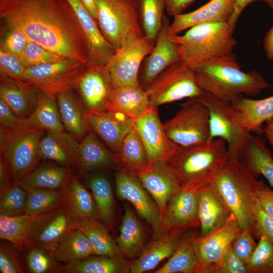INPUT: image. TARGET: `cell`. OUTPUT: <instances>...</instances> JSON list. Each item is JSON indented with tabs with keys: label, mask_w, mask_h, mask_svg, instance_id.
<instances>
[{
	"label": "cell",
	"mask_w": 273,
	"mask_h": 273,
	"mask_svg": "<svg viewBox=\"0 0 273 273\" xmlns=\"http://www.w3.org/2000/svg\"><path fill=\"white\" fill-rule=\"evenodd\" d=\"M3 24L22 31L29 40L86 66L84 34L67 0H0Z\"/></svg>",
	"instance_id": "1"
},
{
	"label": "cell",
	"mask_w": 273,
	"mask_h": 273,
	"mask_svg": "<svg viewBox=\"0 0 273 273\" xmlns=\"http://www.w3.org/2000/svg\"><path fill=\"white\" fill-rule=\"evenodd\" d=\"M228 22L195 25L183 34H169L180 60L195 68L214 64H239L233 51L237 42Z\"/></svg>",
	"instance_id": "2"
},
{
	"label": "cell",
	"mask_w": 273,
	"mask_h": 273,
	"mask_svg": "<svg viewBox=\"0 0 273 273\" xmlns=\"http://www.w3.org/2000/svg\"><path fill=\"white\" fill-rule=\"evenodd\" d=\"M238 157H229L211 183L234 214L242 231L259 239L253 215L258 183Z\"/></svg>",
	"instance_id": "3"
},
{
	"label": "cell",
	"mask_w": 273,
	"mask_h": 273,
	"mask_svg": "<svg viewBox=\"0 0 273 273\" xmlns=\"http://www.w3.org/2000/svg\"><path fill=\"white\" fill-rule=\"evenodd\" d=\"M229 158L225 141L217 138L194 146L177 147L168 162L181 187L198 189L212 183Z\"/></svg>",
	"instance_id": "4"
},
{
	"label": "cell",
	"mask_w": 273,
	"mask_h": 273,
	"mask_svg": "<svg viewBox=\"0 0 273 273\" xmlns=\"http://www.w3.org/2000/svg\"><path fill=\"white\" fill-rule=\"evenodd\" d=\"M194 70L205 92L231 104L242 96H255L272 87L258 71L244 72L239 64H208Z\"/></svg>",
	"instance_id": "5"
},
{
	"label": "cell",
	"mask_w": 273,
	"mask_h": 273,
	"mask_svg": "<svg viewBox=\"0 0 273 273\" xmlns=\"http://www.w3.org/2000/svg\"><path fill=\"white\" fill-rule=\"evenodd\" d=\"M43 130L21 127L7 131L0 128L1 156L7 163L12 183L18 184L34 169L39 159V143Z\"/></svg>",
	"instance_id": "6"
},
{
	"label": "cell",
	"mask_w": 273,
	"mask_h": 273,
	"mask_svg": "<svg viewBox=\"0 0 273 273\" xmlns=\"http://www.w3.org/2000/svg\"><path fill=\"white\" fill-rule=\"evenodd\" d=\"M151 108L205 94L195 71L179 60L165 69L145 90Z\"/></svg>",
	"instance_id": "7"
},
{
	"label": "cell",
	"mask_w": 273,
	"mask_h": 273,
	"mask_svg": "<svg viewBox=\"0 0 273 273\" xmlns=\"http://www.w3.org/2000/svg\"><path fill=\"white\" fill-rule=\"evenodd\" d=\"M97 22L115 50L129 39L144 35L136 0H95Z\"/></svg>",
	"instance_id": "8"
},
{
	"label": "cell",
	"mask_w": 273,
	"mask_h": 273,
	"mask_svg": "<svg viewBox=\"0 0 273 273\" xmlns=\"http://www.w3.org/2000/svg\"><path fill=\"white\" fill-rule=\"evenodd\" d=\"M163 127L168 139L177 147L194 146L210 141L209 112L197 99H189L181 104Z\"/></svg>",
	"instance_id": "9"
},
{
	"label": "cell",
	"mask_w": 273,
	"mask_h": 273,
	"mask_svg": "<svg viewBox=\"0 0 273 273\" xmlns=\"http://www.w3.org/2000/svg\"><path fill=\"white\" fill-rule=\"evenodd\" d=\"M197 99L209 112L210 141L217 138L224 140L229 157H239L252 134L241 123L236 110L232 104L206 92Z\"/></svg>",
	"instance_id": "10"
},
{
	"label": "cell",
	"mask_w": 273,
	"mask_h": 273,
	"mask_svg": "<svg viewBox=\"0 0 273 273\" xmlns=\"http://www.w3.org/2000/svg\"><path fill=\"white\" fill-rule=\"evenodd\" d=\"M86 68L82 62L69 58L33 66L26 68L25 83L35 86L40 92L57 96L74 88Z\"/></svg>",
	"instance_id": "11"
},
{
	"label": "cell",
	"mask_w": 273,
	"mask_h": 273,
	"mask_svg": "<svg viewBox=\"0 0 273 273\" xmlns=\"http://www.w3.org/2000/svg\"><path fill=\"white\" fill-rule=\"evenodd\" d=\"M155 43L144 34L129 39L116 50L107 66L113 88L140 85L141 64L151 52Z\"/></svg>",
	"instance_id": "12"
},
{
	"label": "cell",
	"mask_w": 273,
	"mask_h": 273,
	"mask_svg": "<svg viewBox=\"0 0 273 273\" xmlns=\"http://www.w3.org/2000/svg\"><path fill=\"white\" fill-rule=\"evenodd\" d=\"M242 229L233 214L220 228L201 236L193 233V242L198 260L196 273H214L235 237Z\"/></svg>",
	"instance_id": "13"
},
{
	"label": "cell",
	"mask_w": 273,
	"mask_h": 273,
	"mask_svg": "<svg viewBox=\"0 0 273 273\" xmlns=\"http://www.w3.org/2000/svg\"><path fill=\"white\" fill-rule=\"evenodd\" d=\"M74 228H76L75 217L64 202L38 216L33 225L26 248L39 247L52 253L62 238Z\"/></svg>",
	"instance_id": "14"
},
{
	"label": "cell",
	"mask_w": 273,
	"mask_h": 273,
	"mask_svg": "<svg viewBox=\"0 0 273 273\" xmlns=\"http://www.w3.org/2000/svg\"><path fill=\"white\" fill-rule=\"evenodd\" d=\"M132 127L142 141L151 162L170 160L177 147L167 138L156 108H151L133 120Z\"/></svg>",
	"instance_id": "15"
},
{
	"label": "cell",
	"mask_w": 273,
	"mask_h": 273,
	"mask_svg": "<svg viewBox=\"0 0 273 273\" xmlns=\"http://www.w3.org/2000/svg\"><path fill=\"white\" fill-rule=\"evenodd\" d=\"M200 226L198 189L181 187L168 202L161 216V234Z\"/></svg>",
	"instance_id": "16"
},
{
	"label": "cell",
	"mask_w": 273,
	"mask_h": 273,
	"mask_svg": "<svg viewBox=\"0 0 273 273\" xmlns=\"http://www.w3.org/2000/svg\"><path fill=\"white\" fill-rule=\"evenodd\" d=\"M135 176L153 197L162 216L168 202L181 188L169 162L165 160L151 162L146 170Z\"/></svg>",
	"instance_id": "17"
},
{
	"label": "cell",
	"mask_w": 273,
	"mask_h": 273,
	"mask_svg": "<svg viewBox=\"0 0 273 273\" xmlns=\"http://www.w3.org/2000/svg\"><path fill=\"white\" fill-rule=\"evenodd\" d=\"M76 15L84 34L88 50L87 67L107 66L115 49L104 36L95 19L89 14L81 0H67Z\"/></svg>",
	"instance_id": "18"
},
{
	"label": "cell",
	"mask_w": 273,
	"mask_h": 273,
	"mask_svg": "<svg viewBox=\"0 0 273 273\" xmlns=\"http://www.w3.org/2000/svg\"><path fill=\"white\" fill-rule=\"evenodd\" d=\"M116 189L119 198L130 202L139 214L151 225L154 238L158 236L161 221L159 210L139 179L120 170L116 175Z\"/></svg>",
	"instance_id": "19"
},
{
	"label": "cell",
	"mask_w": 273,
	"mask_h": 273,
	"mask_svg": "<svg viewBox=\"0 0 273 273\" xmlns=\"http://www.w3.org/2000/svg\"><path fill=\"white\" fill-rule=\"evenodd\" d=\"M74 88L77 89L88 113L107 110L113 89L107 66L87 67Z\"/></svg>",
	"instance_id": "20"
},
{
	"label": "cell",
	"mask_w": 273,
	"mask_h": 273,
	"mask_svg": "<svg viewBox=\"0 0 273 273\" xmlns=\"http://www.w3.org/2000/svg\"><path fill=\"white\" fill-rule=\"evenodd\" d=\"M170 24L168 18L164 15L154 48L143 65L139 82L144 90L165 69L180 60L177 47L169 37Z\"/></svg>",
	"instance_id": "21"
},
{
	"label": "cell",
	"mask_w": 273,
	"mask_h": 273,
	"mask_svg": "<svg viewBox=\"0 0 273 273\" xmlns=\"http://www.w3.org/2000/svg\"><path fill=\"white\" fill-rule=\"evenodd\" d=\"M235 0H210L198 9L173 17L169 34H178L195 25L216 22H228L233 14Z\"/></svg>",
	"instance_id": "22"
},
{
	"label": "cell",
	"mask_w": 273,
	"mask_h": 273,
	"mask_svg": "<svg viewBox=\"0 0 273 273\" xmlns=\"http://www.w3.org/2000/svg\"><path fill=\"white\" fill-rule=\"evenodd\" d=\"M90 129L106 143L114 154L132 128L133 120L125 114L109 110L88 113Z\"/></svg>",
	"instance_id": "23"
},
{
	"label": "cell",
	"mask_w": 273,
	"mask_h": 273,
	"mask_svg": "<svg viewBox=\"0 0 273 273\" xmlns=\"http://www.w3.org/2000/svg\"><path fill=\"white\" fill-rule=\"evenodd\" d=\"M185 230L173 229L162 233L144 246L139 257L129 266L131 273L151 270L165 258H170L176 249Z\"/></svg>",
	"instance_id": "24"
},
{
	"label": "cell",
	"mask_w": 273,
	"mask_h": 273,
	"mask_svg": "<svg viewBox=\"0 0 273 273\" xmlns=\"http://www.w3.org/2000/svg\"><path fill=\"white\" fill-rule=\"evenodd\" d=\"M40 93L35 86L20 82L0 72V99L18 117L24 119L31 115Z\"/></svg>",
	"instance_id": "25"
},
{
	"label": "cell",
	"mask_w": 273,
	"mask_h": 273,
	"mask_svg": "<svg viewBox=\"0 0 273 273\" xmlns=\"http://www.w3.org/2000/svg\"><path fill=\"white\" fill-rule=\"evenodd\" d=\"M201 234H209L221 226L232 213L211 184L198 189Z\"/></svg>",
	"instance_id": "26"
},
{
	"label": "cell",
	"mask_w": 273,
	"mask_h": 273,
	"mask_svg": "<svg viewBox=\"0 0 273 273\" xmlns=\"http://www.w3.org/2000/svg\"><path fill=\"white\" fill-rule=\"evenodd\" d=\"M79 144L70 133L48 130L40 141V156L41 158L55 161L62 166L76 167Z\"/></svg>",
	"instance_id": "27"
},
{
	"label": "cell",
	"mask_w": 273,
	"mask_h": 273,
	"mask_svg": "<svg viewBox=\"0 0 273 273\" xmlns=\"http://www.w3.org/2000/svg\"><path fill=\"white\" fill-rule=\"evenodd\" d=\"M57 101L64 128L74 136L84 138L90 128L88 112L81 99L72 89L58 95Z\"/></svg>",
	"instance_id": "28"
},
{
	"label": "cell",
	"mask_w": 273,
	"mask_h": 273,
	"mask_svg": "<svg viewBox=\"0 0 273 273\" xmlns=\"http://www.w3.org/2000/svg\"><path fill=\"white\" fill-rule=\"evenodd\" d=\"M232 105L236 110L240 121L249 132L263 133L262 125L273 118V95L262 99L254 100L244 96Z\"/></svg>",
	"instance_id": "29"
},
{
	"label": "cell",
	"mask_w": 273,
	"mask_h": 273,
	"mask_svg": "<svg viewBox=\"0 0 273 273\" xmlns=\"http://www.w3.org/2000/svg\"><path fill=\"white\" fill-rule=\"evenodd\" d=\"M114 154L120 170L133 176L146 170L151 163L146 148L133 127Z\"/></svg>",
	"instance_id": "30"
},
{
	"label": "cell",
	"mask_w": 273,
	"mask_h": 273,
	"mask_svg": "<svg viewBox=\"0 0 273 273\" xmlns=\"http://www.w3.org/2000/svg\"><path fill=\"white\" fill-rule=\"evenodd\" d=\"M151 108L145 90L140 86H125L113 88L107 110L122 113L132 120Z\"/></svg>",
	"instance_id": "31"
},
{
	"label": "cell",
	"mask_w": 273,
	"mask_h": 273,
	"mask_svg": "<svg viewBox=\"0 0 273 273\" xmlns=\"http://www.w3.org/2000/svg\"><path fill=\"white\" fill-rule=\"evenodd\" d=\"M118 166L115 155L106 149L94 133L88 132L79 144L76 167L81 173Z\"/></svg>",
	"instance_id": "32"
},
{
	"label": "cell",
	"mask_w": 273,
	"mask_h": 273,
	"mask_svg": "<svg viewBox=\"0 0 273 273\" xmlns=\"http://www.w3.org/2000/svg\"><path fill=\"white\" fill-rule=\"evenodd\" d=\"M239 158L252 174L263 175L273 188V156L261 137L251 135Z\"/></svg>",
	"instance_id": "33"
},
{
	"label": "cell",
	"mask_w": 273,
	"mask_h": 273,
	"mask_svg": "<svg viewBox=\"0 0 273 273\" xmlns=\"http://www.w3.org/2000/svg\"><path fill=\"white\" fill-rule=\"evenodd\" d=\"M75 222L76 228L88 238L94 255L123 260L116 241L99 219L92 217H75Z\"/></svg>",
	"instance_id": "34"
},
{
	"label": "cell",
	"mask_w": 273,
	"mask_h": 273,
	"mask_svg": "<svg viewBox=\"0 0 273 273\" xmlns=\"http://www.w3.org/2000/svg\"><path fill=\"white\" fill-rule=\"evenodd\" d=\"M24 123L30 128L64 131L57 96L40 92L35 108L28 118L24 119Z\"/></svg>",
	"instance_id": "35"
},
{
	"label": "cell",
	"mask_w": 273,
	"mask_h": 273,
	"mask_svg": "<svg viewBox=\"0 0 273 273\" xmlns=\"http://www.w3.org/2000/svg\"><path fill=\"white\" fill-rule=\"evenodd\" d=\"M52 253L57 262L65 264L75 262L94 255L88 238L77 228L69 231L62 238Z\"/></svg>",
	"instance_id": "36"
},
{
	"label": "cell",
	"mask_w": 273,
	"mask_h": 273,
	"mask_svg": "<svg viewBox=\"0 0 273 273\" xmlns=\"http://www.w3.org/2000/svg\"><path fill=\"white\" fill-rule=\"evenodd\" d=\"M61 190L65 203L75 217H92L98 219L93 195L76 175H71Z\"/></svg>",
	"instance_id": "37"
},
{
	"label": "cell",
	"mask_w": 273,
	"mask_h": 273,
	"mask_svg": "<svg viewBox=\"0 0 273 273\" xmlns=\"http://www.w3.org/2000/svg\"><path fill=\"white\" fill-rule=\"evenodd\" d=\"M71 176L70 167L43 165L32 170L18 184L27 191L36 188L61 190Z\"/></svg>",
	"instance_id": "38"
},
{
	"label": "cell",
	"mask_w": 273,
	"mask_h": 273,
	"mask_svg": "<svg viewBox=\"0 0 273 273\" xmlns=\"http://www.w3.org/2000/svg\"><path fill=\"white\" fill-rule=\"evenodd\" d=\"M144 240L141 223L131 209L126 207L119 234L115 239L121 254L128 257L139 256L144 247Z\"/></svg>",
	"instance_id": "39"
},
{
	"label": "cell",
	"mask_w": 273,
	"mask_h": 273,
	"mask_svg": "<svg viewBox=\"0 0 273 273\" xmlns=\"http://www.w3.org/2000/svg\"><path fill=\"white\" fill-rule=\"evenodd\" d=\"M193 233H184L168 261L154 273H196L198 260L193 242Z\"/></svg>",
	"instance_id": "40"
},
{
	"label": "cell",
	"mask_w": 273,
	"mask_h": 273,
	"mask_svg": "<svg viewBox=\"0 0 273 273\" xmlns=\"http://www.w3.org/2000/svg\"><path fill=\"white\" fill-rule=\"evenodd\" d=\"M39 215L26 213L10 215L1 213V239L23 250L28 245L33 225Z\"/></svg>",
	"instance_id": "41"
},
{
	"label": "cell",
	"mask_w": 273,
	"mask_h": 273,
	"mask_svg": "<svg viewBox=\"0 0 273 273\" xmlns=\"http://www.w3.org/2000/svg\"><path fill=\"white\" fill-rule=\"evenodd\" d=\"M88 183L96 203L98 219L106 225H111L114 217V202L109 180L103 175L97 174L92 176Z\"/></svg>",
	"instance_id": "42"
},
{
	"label": "cell",
	"mask_w": 273,
	"mask_h": 273,
	"mask_svg": "<svg viewBox=\"0 0 273 273\" xmlns=\"http://www.w3.org/2000/svg\"><path fill=\"white\" fill-rule=\"evenodd\" d=\"M136 4L144 34L155 42L165 15L164 0H136Z\"/></svg>",
	"instance_id": "43"
},
{
	"label": "cell",
	"mask_w": 273,
	"mask_h": 273,
	"mask_svg": "<svg viewBox=\"0 0 273 273\" xmlns=\"http://www.w3.org/2000/svg\"><path fill=\"white\" fill-rule=\"evenodd\" d=\"M123 260L106 256H90L83 260L65 264L63 272L67 273H118L124 272Z\"/></svg>",
	"instance_id": "44"
},
{
	"label": "cell",
	"mask_w": 273,
	"mask_h": 273,
	"mask_svg": "<svg viewBox=\"0 0 273 273\" xmlns=\"http://www.w3.org/2000/svg\"><path fill=\"white\" fill-rule=\"evenodd\" d=\"M27 191L26 214L41 215L58 207L65 202L61 190L36 188Z\"/></svg>",
	"instance_id": "45"
},
{
	"label": "cell",
	"mask_w": 273,
	"mask_h": 273,
	"mask_svg": "<svg viewBox=\"0 0 273 273\" xmlns=\"http://www.w3.org/2000/svg\"><path fill=\"white\" fill-rule=\"evenodd\" d=\"M27 270L31 273L63 272V266L57 261L53 253L39 247L23 250Z\"/></svg>",
	"instance_id": "46"
},
{
	"label": "cell",
	"mask_w": 273,
	"mask_h": 273,
	"mask_svg": "<svg viewBox=\"0 0 273 273\" xmlns=\"http://www.w3.org/2000/svg\"><path fill=\"white\" fill-rule=\"evenodd\" d=\"M28 195V191L19 184L12 183L0 191L1 213L10 215L25 213Z\"/></svg>",
	"instance_id": "47"
},
{
	"label": "cell",
	"mask_w": 273,
	"mask_h": 273,
	"mask_svg": "<svg viewBox=\"0 0 273 273\" xmlns=\"http://www.w3.org/2000/svg\"><path fill=\"white\" fill-rule=\"evenodd\" d=\"M246 265L248 273H273V244L261 236Z\"/></svg>",
	"instance_id": "48"
},
{
	"label": "cell",
	"mask_w": 273,
	"mask_h": 273,
	"mask_svg": "<svg viewBox=\"0 0 273 273\" xmlns=\"http://www.w3.org/2000/svg\"><path fill=\"white\" fill-rule=\"evenodd\" d=\"M23 250L6 241L0 244L1 273H23L27 270Z\"/></svg>",
	"instance_id": "49"
},
{
	"label": "cell",
	"mask_w": 273,
	"mask_h": 273,
	"mask_svg": "<svg viewBox=\"0 0 273 273\" xmlns=\"http://www.w3.org/2000/svg\"><path fill=\"white\" fill-rule=\"evenodd\" d=\"M67 58L29 40L20 59L25 68L59 61Z\"/></svg>",
	"instance_id": "50"
},
{
	"label": "cell",
	"mask_w": 273,
	"mask_h": 273,
	"mask_svg": "<svg viewBox=\"0 0 273 273\" xmlns=\"http://www.w3.org/2000/svg\"><path fill=\"white\" fill-rule=\"evenodd\" d=\"M0 50L20 58L29 39L18 28L3 24L1 26Z\"/></svg>",
	"instance_id": "51"
},
{
	"label": "cell",
	"mask_w": 273,
	"mask_h": 273,
	"mask_svg": "<svg viewBox=\"0 0 273 273\" xmlns=\"http://www.w3.org/2000/svg\"><path fill=\"white\" fill-rule=\"evenodd\" d=\"M26 68L19 57L0 50L1 72L20 82L25 83Z\"/></svg>",
	"instance_id": "52"
},
{
	"label": "cell",
	"mask_w": 273,
	"mask_h": 273,
	"mask_svg": "<svg viewBox=\"0 0 273 273\" xmlns=\"http://www.w3.org/2000/svg\"><path fill=\"white\" fill-rule=\"evenodd\" d=\"M257 244L254 238L242 231L233 241L231 247L234 253L245 264H247L251 257Z\"/></svg>",
	"instance_id": "53"
},
{
	"label": "cell",
	"mask_w": 273,
	"mask_h": 273,
	"mask_svg": "<svg viewBox=\"0 0 273 273\" xmlns=\"http://www.w3.org/2000/svg\"><path fill=\"white\" fill-rule=\"evenodd\" d=\"M253 215L259 236H263L273 244V217L263 209L257 197L253 204Z\"/></svg>",
	"instance_id": "54"
},
{
	"label": "cell",
	"mask_w": 273,
	"mask_h": 273,
	"mask_svg": "<svg viewBox=\"0 0 273 273\" xmlns=\"http://www.w3.org/2000/svg\"><path fill=\"white\" fill-rule=\"evenodd\" d=\"M214 273H248V270L246 264L237 256L230 246L220 262L215 267Z\"/></svg>",
	"instance_id": "55"
},
{
	"label": "cell",
	"mask_w": 273,
	"mask_h": 273,
	"mask_svg": "<svg viewBox=\"0 0 273 273\" xmlns=\"http://www.w3.org/2000/svg\"><path fill=\"white\" fill-rule=\"evenodd\" d=\"M24 119L17 116L9 106L0 99V128L9 131L23 126Z\"/></svg>",
	"instance_id": "56"
},
{
	"label": "cell",
	"mask_w": 273,
	"mask_h": 273,
	"mask_svg": "<svg viewBox=\"0 0 273 273\" xmlns=\"http://www.w3.org/2000/svg\"><path fill=\"white\" fill-rule=\"evenodd\" d=\"M256 195L263 209L273 217V190L263 181L258 180Z\"/></svg>",
	"instance_id": "57"
},
{
	"label": "cell",
	"mask_w": 273,
	"mask_h": 273,
	"mask_svg": "<svg viewBox=\"0 0 273 273\" xmlns=\"http://www.w3.org/2000/svg\"><path fill=\"white\" fill-rule=\"evenodd\" d=\"M256 1L265 3L269 8L273 10V0H235L233 14L229 21V23L234 31L238 19L245 8L250 4Z\"/></svg>",
	"instance_id": "58"
},
{
	"label": "cell",
	"mask_w": 273,
	"mask_h": 273,
	"mask_svg": "<svg viewBox=\"0 0 273 273\" xmlns=\"http://www.w3.org/2000/svg\"><path fill=\"white\" fill-rule=\"evenodd\" d=\"M196 0H164L165 10L171 17L182 13Z\"/></svg>",
	"instance_id": "59"
},
{
	"label": "cell",
	"mask_w": 273,
	"mask_h": 273,
	"mask_svg": "<svg viewBox=\"0 0 273 273\" xmlns=\"http://www.w3.org/2000/svg\"><path fill=\"white\" fill-rule=\"evenodd\" d=\"M12 183L9 166L5 159L0 158V191L4 190Z\"/></svg>",
	"instance_id": "60"
},
{
	"label": "cell",
	"mask_w": 273,
	"mask_h": 273,
	"mask_svg": "<svg viewBox=\"0 0 273 273\" xmlns=\"http://www.w3.org/2000/svg\"><path fill=\"white\" fill-rule=\"evenodd\" d=\"M266 57L269 60H273V26L266 34L263 41Z\"/></svg>",
	"instance_id": "61"
},
{
	"label": "cell",
	"mask_w": 273,
	"mask_h": 273,
	"mask_svg": "<svg viewBox=\"0 0 273 273\" xmlns=\"http://www.w3.org/2000/svg\"><path fill=\"white\" fill-rule=\"evenodd\" d=\"M89 14L97 21V10L95 0H81Z\"/></svg>",
	"instance_id": "62"
},
{
	"label": "cell",
	"mask_w": 273,
	"mask_h": 273,
	"mask_svg": "<svg viewBox=\"0 0 273 273\" xmlns=\"http://www.w3.org/2000/svg\"><path fill=\"white\" fill-rule=\"evenodd\" d=\"M263 130L266 139L273 147V118L265 122Z\"/></svg>",
	"instance_id": "63"
}]
</instances>
